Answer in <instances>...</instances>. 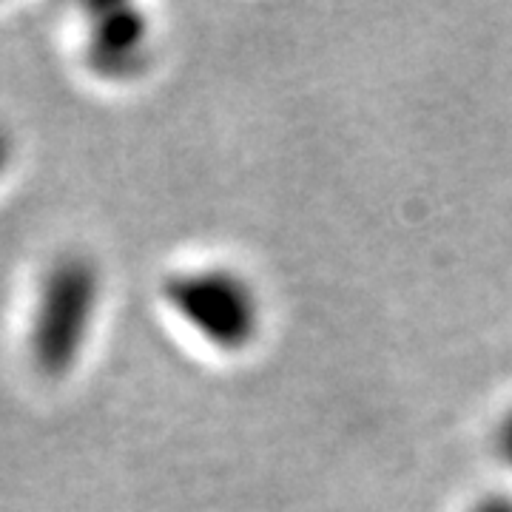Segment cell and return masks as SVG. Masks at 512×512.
<instances>
[{"mask_svg": "<svg viewBox=\"0 0 512 512\" xmlns=\"http://www.w3.org/2000/svg\"><path fill=\"white\" fill-rule=\"evenodd\" d=\"M146 23L131 6L94 9V40L89 43L92 66L109 77H126L140 66Z\"/></svg>", "mask_w": 512, "mask_h": 512, "instance_id": "obj_3", "label": "cell"}, {"mask_svg": "<svg viewBox=\"0 0 512 512\" xmlns=\"http://www.w3.org/2000/svg\"><path fill=\"white\" fill-rule=\"evenodd\" d=\"M6 160H9V140L0 134V171L6 168Z\"/></svg>", "mask_w": 512, "mask_h": 512, "instance_id": "obj_6", "label": "cell"}, {"mask_svg": "<svg viewBox=\"0 0 512 512\" xmlns=\"http://www.w3.org/2000/svg\"><path fill=\"white\" fill-rule=\"evenodd\" d=\"M171 308L222 350H242L256 336L259 305L254 291L231 271H191L165 288Z\"/></svg>", "mask_w": 512, "mask_h": 512, "instance_id": "obj_2", "label": "cell"}, {"mask_svg": "<svg viewBox=\"0 0 512 512\" xmlns=\"http://www.w3.org/2000/svg\"><path fill=\"white\" fill-rule=\"evenodd\" d=\"M100 296V279L83 256H66L43 279L37 299L32 356L46 376H63L83 350Z\"/></svg>", "mask_w": 512, "mask_h": 512, "instance_id": "obj_1", "label": "cell"}, {"mask_svg": "<svg viewBox=\"0 0 512 512\" xmlns=\"http://www.w3.org/2000/svg\"><path fill=\"white\" fill-rule=\"evenodd\" d=\"M473 512H512V501L510 498H487Z\"/></svg>", "mask_w": 512, "mask_h": 512, "instance_id": "obj_5", "label": "cell"}, {"mask_svg": "<svg viewBox=\"0 0 512 512\" xmlns=\"http://www.w3.org/2000/svg\"><path fill=\"white\" fill-rule=\"evenodd\" d=\"M498 450L512 464V413L504 419L501 430H498Z\"/></svg>", "mask_w": 512, "mask_h": 512, "instance_id": "obj_4", "label": "cell"}]
</instances>
